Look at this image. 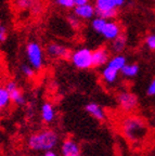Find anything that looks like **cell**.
I'll use <instances>...</instances> for the list:
<instances>
[{
    "label": "cell",
    "instance_id": "22",
    "mask_svg": "<svg viewBox=\"0 0 155 156\" xmlns=\"http://www.w3.org/2000/svg\"><path fill=\"white\" fill-rule=\"evenodd\" d=\"M36 2V0H16V3L21 9H26V8L33 7Z\"/></svg>",
    "mask_w": 155,
    "mask_h": 156
},
{
    "label": "cell",
    "instance_id": "20",
    "mask_svg": "<svg viewBox=\"0 0 155 156\" xmlns=\"http://www.w3.org/2000/svg\"><path fill=\"white\" fill-rule=\"evenodd\" d=\"M107 20H104L102 19V17H96V19L92 20V23H91V27L92 29L95 30V32L97 33H101V30L103 29V27H104V25L106 24Z\"/></svg>",
    "mask_w": 155,
    "mask_h": 156
},
{
    "label": "cell",
    "instance_id": "11",
    "mask_svg": "<svg viewBox=\"0 0 155 156\" xmlns=\"http://www.w3.org/2000/svg\"><path fill=\"white\" fill-rule=\"evenodd\" d=\"M100 34L104 37L106 40H113L116 38L118 35H121V26L118 23L113 22V21H107L104 25L103 29Z\"/></svg>",
    "mask_w": 155,
    "mask_h": 156
},
{
    "label": "cell",
    "instance_id": "28",
    "mask_svg": "<svg viewBox=\"0 0 155 156\" xmlns=\"http://www.w3.org/2000/svg\"><path fill=\"white\" fill-rule=\"evenodd\" d=\"M68 20H70V24L73 25L74 27H76L77 25H79V21H78V17H76V16H70Z\"/></svg>",
    "mask_w": 155,
    "mask_h": 156
},
{
    "label": "cell",
    "instance_id": "1",
    "mask_svg": "<svg viewBox=\"0 0 155 156\" xmlns=\"http://www.w3.org/2000/svg\"><path fill=\"white\" fill-rule=\"evenodd\" d=\"M121 131L130 142H140L148 134V125L141 117L128 116L123 120Z\"/></svg>",
    "mask_w": 155,
    "mask_h": 156
},
{
    "label": "cell",
    "instance_id": "24",
    "mask_svg": "<svg viewBox=\"0 0 155 156\" xmlns=\"http://www.w3.org/2000/svg\"><path fill=\"white\" fill-rule=\"evenodd\" d=\"M146 44L148 46L149 49H151V50H154V51H155V34H152V35H150V36L146 37Z\"/></svg>",
    "mask_w": 155,
    "mask_h": 156
},
{
    "label": "cell",
    "instance_id": "6",
    "mask_svg": "<svg viewBox=\"0 0 155 156\" xmlns=\"http://www.w3.org/2000/svg\"><path fill=\"white\" fill-rule=\"evenodd\" d=\"M117 103L124 112L130 113L135 111L138 106V98L135 93L130 91H121L116 97Z\"/></svg>",
    "mask_w": 155,
    "mask_h": 156
},
{
    "label": "cell",
    "instance_id": "10",
    "mask_svg": "<svg viewBox=\"0 0 155 156\" xmlns=\"http://www.w3.org/2000/svg\"><path fill=\"white\" fill-rule=\"evenodd\" d=\"M47 54L54 58H70V51L66 47L58 44H50L47 47Z\"/></svg>",
    "mask_w": 155,
    "mask_h": 156
},
{
    "label": "cell",
    "instance_id": "9",
    "mask_svg": "<svg viewBox=\"0 0 155 156\" xmlns=\"http://www.w3.org/2000/svg\"><path fill=\"white\" fill-rule=\"evenodd\" d=\"M61 152L63 156H82L80 146L73 139H66L62 143Z\"/></svg>",
    "mask_w": 155,
    "mask_h": 156
},
{
    "label": "cell",
    "instance_id": "5",
    "mask_svg": "<svg viewBox=\"0 0 155 156\" xmlns=\"http://www.w3.org/2000/svg\"><path fill=\"white\" fill-rule=\"evenodd\" d=\"M96 14L104 20H113L116 17L118 9L115 7L112 0H96L95 3Z\"/></svg>",
    "mask_w": 155,
    "mask_h": 156
},
{
    "label": "cell",
    "instance_id": "12",
    "mask_svg": "<svg viewBox=\"0 0 155 156\" xmlns=\"http://www.w3.org/2000/svg\"><path fill=\"white\" fill-rule=\"evenodd\" d=\"M74 14L76 17L81 20H90L96 15L95 5H90L89 2L86 5H77L74 8Z\"/></svg>",
    "mask_w": 155,
    "mask_h": 156
},
{
    "label": "cell",
    "instance_id": "2",
    "mask_svg": "<svg viewBox=\"0 0 155 156\" xmlns=\"http://www.w3.org/2000/svg\"><path fill=\"white\" fill-rule=\"evenodd\" d=\"M59 143V136L54 130L45 129L35 132L28 138V147L33 151H50L53 150Z\"/></svg>",
    "mask_w": 155,
    "mask_h": 156
},
{
    "label": "cell",
    "instance_id": "14",
    "mask_svg": "<svg viewBox=\"0 0 155 156\" xmlns=\"http://www.w3.org/2000/svg\"><path fill=\"white\" fill-rule=\"evenodd\" d=\"M40 116L41 119L44 120L46 124H50L56 118V111H54L53 105L49 102H46L41 105L40 108Z\"/></svg>",
    "mask_w": 155,
    "mask_h": 156
},
{
    "label": "cell",
    "instance_id": "8",
    "mask_svg": "<svg viewBox=\"0 0 155 156\" xmlns=\"http://www.w3.org/2000/svg\"><path fill=\"white\" fill-rule=\"evenodd\" d=\"M5 89H7V91L9 92L10 100L12 101L14 104H16V105L25 104V97L15 81H9V83L5 85Z\"/></svg>",
    "mask_w": 155,
    "mask_h": 156
},
{
    "label": "cell",
    "instance_id": "26",
    "mask_svg": "<svg viewBox=\"0 0 155 156\" xmlns=\"http://www.w3.org/2000/svg\"><path fill=\"white\" fill-rule=\"evenodd\" d=\"M7 28L5 25H0V42H3L7 39Z\"/></svg>",
    "mask_w": 155,
    "mask_h": 156
},
{
    "label": "cell",
    "instance_id": "16",
    "mask_svg": "<svg viewBox=\"0 0 155 156\" xmlns=\"http://www.w3.org/2000/svg\"><path fill=\"white\" fill-rule=\"evenodd\" d=\"M126 44H127V37L124 34H121L115 39L112 40L111 50L113 52H115V53H119V52L124 51V49L126 48Z\"/></svg>",
    "mask_w": 155,
    "mask_h": 156
},
{
    "label": "cell",
    "instance_id": "30",
    "mask_svg": "<svg viewBox=\"0 0 155 156\" xmlns=\"http://www.w3.org/2000/svg\"><path fill=\"white\" fill-rule=\"evenodd\" d=\"M44 156H58V154L53 151V150H50V151H46L45 152Z\"/></svg>",
    "mask_w": 155,
    "mask_h": 156
},
{
    "label": "cell",
    "instance_id": "13",
    "mask_svg": "<svg viewBox=\"0 0 155 156\" xmlns=\"http://www.w3.org/2000/svg\"><path fill=\"white\" fill-rule=\"evenodd\" d=\"M85 110L88 114L91 115L93 118H96L97 120H100V122H103V120H105V118H106L104 110H103L98 103H95V102L88 103L85 106Z\"/></svg>",
    "mask_w": 155,
    "mask_h": 156
},
{
    "label": "cell",
    "instance_id": "7",
    "mask_svg": "<svg viewBox=\"0 0 155 156\" xmlns=\"http://www.w3.org/2000/svg\"><path fill=\"white\" fill-rule=\"evenodd\" d=\"M111 58V52L107 48H99L92 51V67H101L109 63Z\"/></svg>",
    "mask_w": 155,
    "mask_h": 156
},
{
    "label": "cell",
    "instance_id": "23",
    "mask_svg": "<svg viewBox=\"0 0 155 156\" xmlns=\"http://www.w3.org/2000/svg\"><path fill=\"white\" fill-rule=\"evenodd\" d=\"M56 2L60 7H63L65 9H73V8H75L74 3L72 2V0H56Z\"/></svg>",
    "mask_w": 155,
    "mask_h": 156
},
{
    "label": "cell",
    "instance_id": "4",
    "mask_svg": "<svg viewBox=\"0 0 155 156\" xmlns=\"http://www.w3.org/2000/svg\"><path fill=\"white\" fill-rule=\"evenodd\" d=\"M26 55L29 65L34 69H40L44 65V54L42 49L38 42L32 41L26 46Z\"/></svg>",
    "mask_w": 155,
    "mask_h": 156
},
{
    "label": "cell",
    "instance_id": "29",
    "mask_svg": "<svg viewBox=\"0 0 155 156\" xmlns=\"http://www.w3.org/2000/svg\"><path fill=\"white\" fill-rule=\"evenodd\" d=\"M113 2H114V5H115V7L118 9V8H121V7H123L124 5V3H125V0H112Z\"/></svg>",
    "mask_w": 155,
    "mask_h": 156
},
{
    "label": "cell",
    "instance_id": "3",
    "mask_svg": "<svg viewBox=\"0 0 155 156\" xmlns=\"http://www.w3.org/2000/svg\"><path fill=\"white\" fill-rule=\"evenodd\" d=\"M70 61L78 69H88L92 67V51L88 48L78 49L70 55Z\"/></svg>",
    "mask_w": 155,
    "mask_h": 156
},
{
    "label": "cell",
    "instance_id": "25",
    "mask_svg": "<svg viewBox=\"0 0 155 156\" xmlns=\"http://www.w3.org/2000/svg\"><path fill=\"white\" fill-rule=\"evenodd\" d=\"M146 93H148V95H150V97L155 95V78L153 79L152 81H151L150 85H149L148 90H146Z\"/></svg>",
    "mask_w": 155,
    "mask_h": 156
},
{
    "label": "cell",
    "instance_id": "27",
    "mask_svg": "<svg viewBox=\"0 0 155 156\" xmlns=\"http://www.w3.org/2000/svg\"><path fill=\"white\" fill-rule=\"evenodd\" d=\"M72 2L74 3V5H75V7H77V5H86V3L89 2V0H72Z\"/></svg>",
    "mask_w": 155,
    "mask_h": 156
},
{
    "label": "cell",
    "instance_id": "18",
    "mask_svg": "<svg viewBox=\"0 0 155 156\" xmlns=\"http://www.w3.org/2000/svg\"><path fill=\"white\" fill-rule=\"evenodd\" d=\"M121 74H123L125 77H128V78H132V77H136L139 73V66L135 63H131V64H126V65L124 66L123 69H121Z\"/></svg>",
    "mask_w": 155,
    "mask_h": 156
},
{
    "label": "cell",
    "instance_id": "19",
    "mask_svg": "<svg viewBox=\"0 0 155 156\" xmlns=\"http://www.w3.org/2000/svg\"><path fill=\"white\" fill-rule=\"evenodd\" d=\"M10 102H11V100H10L9 92L7 91L5 87L0 86V111L5 108L10 104Z\"/></svg>",
    "mask_w": 155,
    "mask_h": 156
},
{
    "label": "cell",
    "instance_id": "15",
    "mask_svg": "<svg viewBox=\"0 0 155 156\" xmlns=\"http://www.w3.org/2000/svg\"><path fill=\"white\" fill-rule=\"evenodd\" d=\"M118 71L114 69V68L110 67L106 65V67L102 71V79L105 83L107 85H113L115 81L117 80V77H118Z\"/></svg>",
    "mask_w": 155,
    "mask_h": 156
},
{
    "label": "cell",
    "instance_id": "17",
    "mask_svg": "<svg viewBox=\"0 0 155 156\" xmlns=\"http://www.w3.org/2000/svg\"><path fill=\"white\" fill-rule=\"evenodd\" d=\"M126 64H127L126 58H125L124 55H121V54H117V55L110 58L109 63H107L106 65L112 68H114V69H116V71L121 72Z\"/></svg>",
    "mask_w": 155,
    "mask_h": 156
},
{
    "label": "cell",
    "instance_id": "21",
    "mask_svg": "<svg viewBox=\"0 0 155 156\" xmlns=\"http://www.w3.org/2000/svg\"><path fill=\"white\" fill-rule=\"evenodd\" d=\"M21 71L24 74V76H26V77H28V78L34 77V75H35V69L31 65H28V64H23V65L21 66Z\"/></svg>",
    "mask_w": 155,
    "mask_h": 156
}]
</instances>
